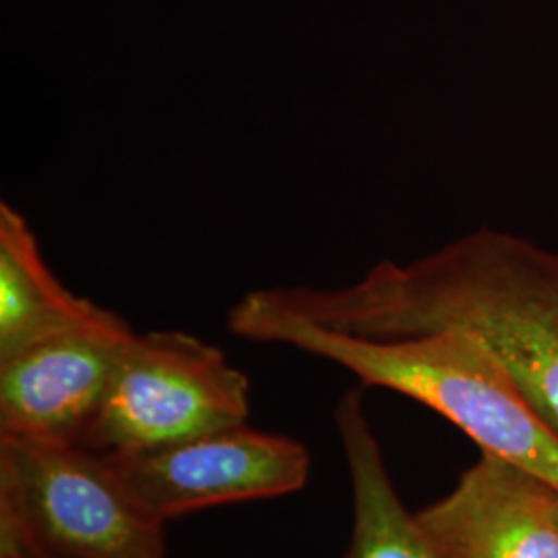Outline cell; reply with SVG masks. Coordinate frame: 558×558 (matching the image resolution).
<instances>
[{
  "label": "cell",
  "instance_id": "cell-4",
  "mask_svg": "<svg viewBox=\"0 0 558 558\" xmlns=\"http://www.w3.org/2000/svg\"><path fill=\"white\" fill-rule=\"evenodd\" d=\"M251 383L218 345L184 331L133 333L77 445L140 453L246 424Z\"/></svg>",
  "mask_w": 558,
  "mask_h": 558
},
{
  "label": "cell",
  "instance_id": "cell-6",
  "mask_svg": "<svg viewBox=\"0 0 558 558\" xmlns=\"http://www.w3.org/2000/svg\"><path fill=\"white\" fill-rule=\"evenodd\" d=\"M133 333L117 313L100 308L77 327L0 360V435L77 442Z\"/></svg>",
  "mask_w": 558,
  "mask_h": 558
},
{
  "label": "cell",
  "instance_id": "cell-1",
  "mask_svg": "<svg viewBox=\"0 0 558 558\" xmlns=\"http://www.w3.org/2000/svg\"><path fill=\"white\" fill-rule=\"evenodd\" d=\"M265 304L371 339L463 331L499 360L558 437V251L480 228L418 259L380 260L339 288H263Z\"/></svg>",
  "mask_w": 558,
  "mask_h": 558
},
{
  "label": "cell",
  "instance_id": "cell-12",
  "mask_svg": "<svg viewBox=\"0 0 558 558\" xmlns=\"http://www.w3.org/2000/svg\"><path fill=\"white\" fill-rule=\"evenodd\" d=\"M557 509H558V505H557Z\"/></svg>",
  "mask_w": 558,
  "mask_h": 558
},
{
  "label": "cell",
  "instance_id": "cell-11",
  "mask_svg": "<svg viewBox=\"0 0 558 558\" xmlns=\"http://www.w3.org/2000/svg\"><path fill=\"white\" fill-rule=\"evenodd\" d=\"M21 550H23V548H21ZM23 555H25V557H27V558H48V557H41V555H34V553H25V550H23Z\"/></svg>",
  "mask_w": 558,
  "mask_h": 558
},
{
  "label": "cell",
  "instance_id": "cell-9",
  "mask_svg": "<svg viewBox=\"0 0 558 558\" xmlns=\"http://www.w3.org/2000/svg\"><path fill=\"white\" fill-rule=\"evenodd\" d=\"M100 308L54 276L25 216L0 203V360L77 327Z\"/></svg>",
  "mask_w": 558,
  "mask_h": 558
},
{
  "label": "cell",
  "instance_id": "cell-2",
  "mask_svg": "<svg viewBox=\"0 0 558 558\" xmlns=\"http://www.w3.org/2000/svg\"><path fill=\"white\" fill-rule=\"evenodd\" d=\"M228 329L248 341L278 343L333 362L362 385L414 399L465 433L480 453L505 459L558 490V437L546 426L478 339L442 329L371 339L331 331L244 294Z\"/></svg>",
  "mask_w": 558,
  "mask_h": 558
},
{
  "label": "cell",
  "instance_id": "cell-8",
  "mask_svg": "<svg viewBox=\"0 0 558 558\" xmlns=\"http://www.w3.org/2000/svg\"><path fill=\"white\" fill-rule=\"evenodd\" d=\"M341 451L352 488V534L345 558H442L399 499L360 391L336 408Z\"/></svg>",
  "mask_w": 558,
  "mask_h": 558
},
{
  "label": "cell",
  "instance_id": "cell-5",
  "mask_svg": "<svg viewBox=\"0 0 558 558\" xmlns=\"http://www.w3.org/2000/svg\"><path fill=\"white\" fill-rule=\"evenodd\" d=\"M141 509L166 523L203 509L278 499L308 482L311 453L296 439L246 424L140 453H101Z\"/></svg>",
  "mask_w": 558,
  "mask_h": 558
},
{
  "label": "cell",
  "instance_id": "cell-3",
  "mask_svg": "<svg viewBox=\"0 0 558 558\" xmlns=\"http://www.w3.org/2000/svg\"><path fill=\"white\" fill-rule=\"evenodd\" d=\"M0 542L48 558H163V523L77 442L0 435Z\"/></svg>",
  "mask_w": 558,
  "mask_h": 558
},
{
  "label": "cell",
  "instance_id": "cell-10",
  "mask_svg": "<svg viewBox=\"0 0 558 558\" xmlns=\"http://www.w3.org/2000/svg\"><path fill=\"white\" fill-rule=\"evenodd\" d=\"M0 558H27L23 555L17 544L13 542H0Z\"/></svg>",
  "mask_w": 558,
  "mask_h": 558
},
{
  "label": "cell",
  "instance_id": "cell-7",
  "mask_svg": "<svg viewBox=\"0 0 558 558\" xmlns=\"http://www.w3.org/2000/svg\"><path fill=\"white\" fill-rule=\"evenodd\" d=\"M557 505L548 482L480 453L416 521L442 558H558Z\"/></svg>",
  "mask_w": 558,
  "mask_h": 558
}]
</instances>
